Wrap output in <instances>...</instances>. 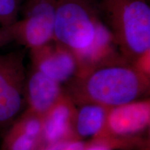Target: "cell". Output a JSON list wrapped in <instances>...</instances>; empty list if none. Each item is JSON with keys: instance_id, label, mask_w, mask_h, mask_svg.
Listing matches in <instances>:
<instances>
[{"instance_id": "obj_10", "label": "cell", "mask_w": 150, "mask_h": 150, "mask_svg": "<svg viewBox=\"0 0 150 150\" xmlns=\"http://www.w3.org/2000/svg\"><path fill=\"white\" fill-rule=\"evenodd\" d=\"M77 106L74 120V137L83 140L98 139L104 131L109 108L93 102Z\"/></svg>"}, {"instance_id": "obj_6", "label": "cell", "mask_w": 150, "mask_h": 150, "mask_svg": "<svg viewBox=\"0 0 150 150\" xmlns=\"http://www.w3.org/2000/svg\"><path fill=\"white\" fill-rule=\"evenodd\" d=\"M29 54L32 68L61 85L72 81L79 73L74 54L55 40L29 50Z\"/></svg>"}, {"instance_id": "obj_2", "label": "cell", "mask_w": 150, "mask_h": 150, "mask_svg": "<svg viewBox=\"0 0 150 150\" xmlns=\"http://www.w3.org/2000/svg\"><path fill=\"white\" fill-rule=\"evenodd\" d=\"M99 7L125 59L131 62L150 49L149 0H101Z\"/></svg>"}, {"instance_id": "obj_7", "label": "cell", "mask_w": 150, "mask_h": 150, "mask_svg": "<svg viewBox=\"0 0 150 150\" xmlns=\"http://www.w3.org/2000/svg\"><path fill=\"white\" fill-rule=\"evenodd\" d=\"M42 136V116L26 109L5 131L1 150H38Z\"/></svg>"}, {"instance_id": "obj_11", "label": "cell", "mask_w": 150, "mask_h": 150, "mask_svg": "<svg viewBox=\"0 0 150 150\" xmlns=\"http://www.w3.org/2000/svg\"><path fill=\"white\" fill-rule=\"evenodd\" d=\"M24 0H0V26L14 22L20 16Z\"/></svg>"}, {"instance_id": "obj_5", "label": "cell", "mask_w": 150, "mask_h": 150, "mask_svg": "<svg viewBox=\"0 0 150 150\" xmlns=\"http://www.w3.org/2000/svg\"><path fill=\"white\" fill-rule=\"evenodd\" d=\"M25 49L0 54V131L10 127L22 111L26 73Z\"/></svg>"}, {"instance_id": "obj_1", "label": "cell", "mask_w": 150, "mask_h": 150, "mask_svg": "<svg viewBox=\"0 0 150 150\" xmlns=\"http://www.w3.org/2000/svg\"><path fill=\"white\" fill-rule=\"evenodd\" d=\"M67 93L75 104L93 102L108 108L150 96V83L122 56L84 71Z\"/></svg>"}, {"instance_id": "obj_16", "label": "cell", "mask_w": 150, "mask_h": 150, "mask_svg": "<svg viewBox=\"0 0 150 150\" xmlns=\"http://www.w3.org/2000/svg\"><path fill=\"white\" fill-rule=\"evenodd\" d=\"M138 150H150V147L145 145H142L140 147H138Z\"/></svg>"}, {"instance_id": "obj_3", "label": "cell", "mask_w": 150, "mask_h": 150, "mask_svg": "<svg viewBox=\"0 0 150 150\" xmlns=\"http://www.w3.org/2000/svg\"><path fill=\"white\" fill-rule=\"evenodd\" d=\"M105 24L99 4L94 0H58L54 40L78 59L92 46Z\"/></svg>"}, {"instance_id": "obj_13", "label": "cell", "mask_w": 150, "mask_h": 150, "mask_svg": "<svg viewBox=\"0 0 150 150\" xmlns=\"http://www.w3.org/2000/svg\"><path fill=\"white\" fill-rule=\"evenodd\" d=\"M131 63L150 83V49L131 61Z\"/></svg>"}, {"instance_id": "obj_8", "label": "cell", "mask_w": 150, "mask_h": 150, "mask_svg": "<svg viewBox=\"0 0 150 150\" xmlns=\"http://www.w3.org/2000/svg\"><path fill=\"white\" fill-rule=\"evenodd\" d=\"M66 92L42 116V145L75 138L74 120L76 106Z\"/></svg>"}, {"instance_id": "obj_12", "label": "cell", "mask_w": 150, "mask_h": 150, "mask_svg": "<svg viewBox=\"0 0 150 150\" xmlns=\"http://www.w3.org/2000/svg\"><path fill=\"white\" fill-rule=\"evenodd\" d=\"M88 145L85 140L72 138L54 143L42 145L38 150H83Z\"/></svg>"}, {"instance_id": "obj_17", "label": "cell", "mask_w": 150, "mask_h": 150, "mask_svg": "<svg viewBox=\"0 0 150 150\" xmlns=\"http://www.w3.org/2000/svg\"><path fill=\"white\" fill-rule=\"evenodd\" d=\"M149 1H150V0H149Z\"/></svg>"}, {"instance_id": "obj_15", "label": "cell", "mask_w": 150, "mask_h": 150, "mask_svg": "<svg viewBox=\"0 0 150 150\" xmlns=\"http://www.w3.org/2000/svg\"><path fill=\"white\" fill-rule=\"evenodd\" d=\"M146 134H147V138H146V139L144 140V142L142 145H145L149 146L150 147V122H149V126H148Z\"/></svg>"}, {"instance_id": "obj_14", "label": "cell", "mask_w": 150, "mask_h": 150, "mask_svg": "<svg viewBox=\"0 0 150 150\" xmlns=\"http://www.w3.org/2000/svg\"><path fill=\"white\" fill-rule=\"evenodd\" d=\"M113 149L106 143L100 140H92L83 150H112Z\"/></svg>"}, {"instance_id": "obj_9", "label": "cell", "mask_w": 150, "mask_h": 150, "mask_svg": "<svg viewBox=\"0 0 150 150\" xmlns=\"http://www.w3.org/2000/svg\"><path fill=\"white\" fill-rule=\"evenodd\" d=\"M64 92L61 84L32 67L27 73L24 102L27 109L43 116Z\"/></svg>"}, {"instance_id": "obj_4", "label": "cell", "mask_w": 150, "mask_h": 150, "mask_svg": "<svg viewBox=\"0 0 150 150\" xmlns=\"http://www.w3.org/2000/svg\"><path fill=\"white\" fill-rule=\"evenodd\" d=\"M150 122V96L109 108L106 127L98 139L112 149L143 144L142 135Z\"/></svg>"}]
</instances>
